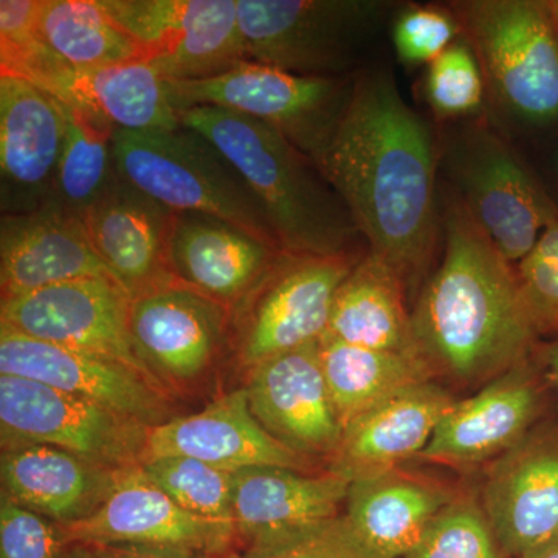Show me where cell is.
I'll return each instance as SVG.
<instances>
[{
	"label": "cell",
	"mask_w": 558,
	"mask_h": 558,
	"mask_svg": "<svg viewBox=\"0 0 558 558\" xmlns=\"http://www.w3.org/2000/svg\"><path fill=\"white\" fill-rule=\"evenodd\" d=\"M317 167L340 194L371 253L407 290L427 278L442 240L440 145L391 73L360 70Z\"/></svg>",
	"instance_id": "obj_1"
},
{
	"label": "cell",
	"mask_w": 558,
	"mask_h": 558,
	"mask_svg": "<svg viewBox=\"0 0 558 558\" xmlns=\"http://www.w3.org/2000/svg\"><path fill=\"white\" fill-rule=\"evenodd\" d=\"M440 215L442 259L411 311L414 341L433 379L480 389L526 360L539 339L515 266L453 191Z\"/></svg>",
	"instance_id": "obj_2"
},
{
	"label": "cell",
	"mask_w": 558,
	"mask_h": 558,
	"mask_svg": "<svg viewBox=\"0 0 558 558\" xmlns=\"http://www.w3.org/2000/svg\"><path fill=\"white\" fill-rule=\"evenodd\" d=\"M179 117L236 168L286 253L326 256L368 248L340 194L281 132L211 106L183 109Z\"/></svg>",
	"instance_id": "obj_3"
},
{
	"label": "cell",
	"mask_w": 558,
	"mask_h": 558,
	"mask_svg": "<svg viewBox=\"0 0 558 558\" xmlns=\"http://www.w3.org/2000/svg\"><path fill=\"white\" fill-rule=\"evenodd\" d=\"M113 157L121 178L171 211L215 216L282 250L245 180L199 132L116 130Z\"/></svg>",
	"instance_id": "obj_4"
},
{
	"label": "cell",
	"mask_w": 558,
	"mask_h": 558,
	"mask_svg": "<svg viewBox=\"0 0 558 558\" xmlns=\"http://www.w3.org/2000/svg\"><path fill=\"white\" fill-rule=\"evenodd\" d=\"M499 108L529 126L558 121V33L549 0L450 2Z\"/></svg>",
	"instance_id": "obj_5"
},
{
	"label": "cell",
	"mask_w": 558,
	"mask_h": 558,
	"mask_svg": "<svg viewBox=\"0 0 558 558\" xmlns=\"http://www.w3.org/2000/svg\"><path fill=\"white\" fill-rule=\"evenodd\" d=\"M395 3L384 0H238L248 61L314 78H347Z\"/></svg>",
	"instance_id": "obj_6"
},
{
	"label": "cell",
	"mask_w": 558,
	"mask_h": 558,
	"mask_svg": "<svg viewBox=\"0 0 558 558\" xmlns=\"http://www.w3.org/2000/svg\"><path fill=\"white\" fill-rule=\"evenodd\" d=\"M440 165L470 216L513 266L534 248L558 207L512 148L472 119L440 146Z\"/></svg>",
	"instance_id": "obj_7"
},
{
	"label": "cell",
	"mask_w": 558,
	"mask_h": 558,
	"mask_svg": "<svg viewBox=\"0 0 558 558\" xmlns=\"http://www.w3.org/2000/svg\"><path fill=\"white\" fill-rule=\"evenodd\" d=\"M355 75L314 78L244 61L213 78L170 81V87L179 112L211 106L252 117L281 132L317 165L347 112Z\"/></svg>",
	"instance_id": "obj_8"
},
{
	"label": "cell",
	"mask_w": 558,
	"mask_h": 558,
	"mask_svg": "<svg viewBox=\"0 0 558 558\" xmlns=\"http://www.w3.org/2000/svg\"><path fill=\"white\" fill-rule=\"evenodd\" d=\"M366 250L326 256L282 252L231 311V348L241 368L322 339L337 292Z\"/></svg>",
	"instance_id": "obj_9"
},
{
	"label": "cell",
	"mask_w": 558,
	"mask_h": 558,
	"mask_svg": "<svg viewBox=\"0 0 558 558\" xmlns=\"http://www.w3.org/2000/svg\"><path fill=\"white\" fill-rule=\"evenodd\" d=\"M168 81L213 78L248 61L238 0H100Z\"/></svg>",
	"instance_id": "obj_10"
},
{
	"label": "cell",
	"mask_w": 558,
	"mask_h": 558,
	"mask_svg": "<svg viewBox=\"0 0 558 558\" xmlns=\"http://www.w3.org/2000/svg\"><path fill=\"white\" fill-rule=\"evenodd\" d=\"M2 442L47 444L110 469L142 465L148 429L61 389L0 374Z\"/></svg>",
	"instance_id": "obj_11"
},
{
	"label": "cell",
	"mask_w": 558,
	"mask_h": 558,
	"mask_svg": "<svg viewBox=\"0 0 558 558\" xmlns=\"http://www.w3.org/2000/svg\"><path fill=\"white\" fill-rule=\"evenodd\" d=\"M131 300L116 279H76L2 300L0 326L57 347L123 363L170 391L135 351L130 332Z\"/></svg>",
	"instance_id": "obj_12"
},
{
	"label": "cell",
	"mask_w": 558,
	"mask_h": 558,
	"mask_svg": "<svg viewBox=\"0 0 558 558\" xmlns=\"http://www.w3.org/2000/svg\"><path fill=\"white\" fill-rule=\"evenodd\" d=\"M553 396L531 355L475 395L458 399L422 459L458 470L488 465L549 416Z\"/></svg>",
	"instance_id": "obj_13"
},
{
	"label": "cell",
	"mask_w": 558,
	"mask_h": 558,
	"mask_svg": "<svg viewBox=\"0 0 558 558\" xmlns=\"http://www.w3.org/2000/svg\"><path fill=\"white\" fill-rule=\"evenodd\" d=\"M130 332L138 357L171 391L204 379L231 347V311L170 281L132 296Z\"/></svg>",
	"instance_id": "obj_14"
},
{
	"label": "cell",
	"mask_w": 558,
	"mask_h": 558,
	"mask_svg": "<svg viewBox=\"0 0 558 558\" xmlns=\"http://www.w3.org/2000/svg\"><path fill=\"white\" fill-rule=\"evenodd\" d=\"M0 68L2 75L20 76L65 105L98 113L117 130L154 132L182 126L170 81L146 62L89 70L70 68L40 40Z\"/></svg>",
	"instance_id": "obj_15"
},
{
	"label": "cell",
	"mask_w": 558,
	"mask_h": 558,
	"mask_svg": "<svg viewBox=\"0 0 558 558\" xmlns=\"http://www.w3.org/2000/svg\"><path fill=\"white\" fill-rule=\"evenodd\" d=\"M253 416L278 442L307 462H332L344 428L330 399L318 341L279 354L247 371Z\"/></svg>",
	"instance_id": "obj_16"
},
{
	"label": "cell",
	"mask_w": 558,
	"mask_h": 558,
	"mask_svg": "<svg viewBox=\"0 0 558 558\" xmlns=\"http://www.w3.org/2000/svg\"><path fill=\"white\" fill-rule=\"evenodd\" d=\"M0 374L80 396L146 427L174 418L170 391L138 371L86 352L57 347L0 326Z\"/></svg>",
	"instance_id": "obj_17"
},
{
	"label": "cell",
	"mask_w": 558,
	"mask_h": 558,
	"mask_svg": "<svg viewBox=\"0 0 558 558\" xmlns=\"http://www.w3.org/2000/svg\"><path fill=\"white\" fill-rule=\"evenodd\" d=\"M478 498L508 558L557 534V413L487 465Z\"/></svg>",
	"instance_id": "obj_18"
},
{
	"label": "cell",
	"mask_w": 558,
	"mask_h": 558,
	"mask_svg": "<svg viewBox=\"0 0 558 558\" xmlns=\"http://www.w3.org/2000/svg\"><path fill=\"white\" fill-rule=\"evenodd\" d=\"M65 128L61 100L31 81L0 75L3 215L36 211L51 199Z\"/></svg>",
	"instance_id": "obj_19"
},
{
	"label": "cell",
	"mask_w": 558,
	"mask_h": 558,
	"mask_svg": "<svg viewBox=\"0 0 558 558\" xmlns=\"http://www.w3.org/2000/svg\"><path fill=\"white\" fill-rule=\"evenodd\" d=\"M163 457L199 459L229 472L247 468L312 472L311 462L278 442L256 421L245 388L220 396L197 413L150 427L142 462Z\"/></svg>",
	"instance_id": "obj_20"
},
{
	"label": "cell",
	"mask_w": 558,
	"mask_h": 558,
	"mask_svg": "<svg viewBox=\"0 0 558 558\" xmlns=\"http://www.w3.org/2000/svg\"><path fill=\"white\" fill-rule=\"evenodd\" d=\"M281 253L227 220L172 211L167 242L171 278L230 311L252 292Z\"/></svg>",
	"instance_id": "obj_21"
},
{
	"label": "cell",
	"mask_w": 558,
	"mask_h": 558,
	"mask_svg": "<svg viewBox=\"0 0 558 558\" xmlns=\"http://www.w3.org/2000/svg\"><path fill=\"white\" fill-rule=\"evenodd\" d=\"M86 278L116 279L92 247L80 216L51 202L36 211L2 216V300Z\"/></svg>",
	"instance_id": "obj_22"
},
{
	"label": "cell",
	"mask_w": 558,
	"mask_h": 558,
	"mask_svg": "<svg viewBox=\"0 0 558 558\" xmlns=\"http://www.w3.org/2000/svg\"><path fill=\"white\" fill-rule=\"evenodd\" d=\"M70 545L100 543H163L199 553L234 548L236 527L202 519L180 508L143 473L128 469L119 486L94 515L64 527Z\"/></svg>",
	"instance_id": "obj_23"
},
{
	"label": "cell",
	"mask_w": 558,
	"mask_h": 558,
	"mask_svg": "<svg viewBox=\"0 0 558 558\" xmlns=\"http://www.w3.org/2000/svg\"><path fill=\"white\" fill-rule=\"evenodd\" d=\"M126 470L105 468L47 444L2 442V497L62 527L94 515Z\"/></svg>",
	"instance_id": "obj_24"
},
{
	"label": "cell",
	"mask_w": 558,
	"mask_h": 558,
	"mask_svg": "<svg viewBox=\"0 0 558 558\" xmlns=\"http://www.w3.org/2000/svg\"><path fill=\"white\" fill-rule=\"evenodd\" d=\"M172 211L119 172L83 215L95 253L131 296L174 281L167 267Z\"/></svg>",
	"instance_id": "obj_25"
},
{
	"label": "cell",
	"mask_w": 558,
	"mask_h": 558,
	"mask_svg": "<svg viewBox=\"0 0 558 558\" xmlns=\"http://www.w3.org/2000/svg\"><path fill=\"white\" fill-rule=\"evenodd\" d=\"M457 400L436 380L402 389L344 428L328 470L351 483L421 458Z\"/></svg>",
	"instance_id": "obj_26"
},
{
	"label": "cell",
	"mask_w": 558,
	"mask_h": 558,
	"mask_svg": "<svg viewBox=\"0 0 558 558\" xmlns=\"http://www.w3.org/2000/svg\"><path fill=\"white\" fill-rule=\"evenodd\" d=\"M459 492L402 468L349 484L344 520L379 558H403Z\"/></svg>",
	"instance_id": "obj_27"
},
{
	"label": "cell",
	"mask_w": 558,
	"mask_h": 558,
	"mask_svg": "<svg viewBox=\"0 0 558 558\" xmlns=\"http://www.w3.org/2000/svg\"><path fill=\"white\" fill-rule=\"evenodd\" d=\"M349 481L337 473L286 468L234 472L233 515L238 539H253L340 515Z\"/></svg>",
	"instance_id": "obj_28"
},
{
	"label": "cell",
	"mask_w": 558,
	"mask_h": 558,
	"mask_svg": "<svg viewBox=\"0 0 558 558\" xmlns=\"http://www.w3.org/2000/svg\"><path fill=\"white\" fill-rule=\"evenodd\" d=\"M325 337L421 359L407 307L405 282L369 250L340 286Z\"/></svg>",
	"instance_id": "obj_29"
},
{
	"label": "cell",
	"mask_w": 558,
	"mask_h": 558,
	"mask_svg": "<svg viewBox=\"0 0 558 558\" xmlns=\"http://www.w3.org/2000/svg\"><path fill=\"white\" fill-rule=\"evenodd\" d=\"M318 355L343 428L402 389L435 380L413 355L352 347L330 337L318 340Z\"/></svg>",
	"instance_id": "obj_30"
},
{
	"label": "cell",
	"mask_w": 558,
	"mask_h": 558,
	"mask_svg": "<svg viewBox=\"0 0 558 558\" xmlns=\"http://www.w3.org/2000/svg\"><path fill=\"white\" fill-rule=\"evenodd\" d=\"M39 38L75 69H101L142 60L138 44L100 0H39Z\"/></svg>",
	"instance_id": "obj_31"
},
{
	"label": "cell",
	"mask_w": 558,
	"mask_h": 558,
	"mask_svg": "<svg viewBox=\"0 0 558 558\" xmlns=\"http://www.w3.org/2000/svg\"><path fill=\"white\" fill-rule=\"evenodd\" d=\"M62 105L68 128L49 202L83 218L117 175L113 157L117 128L90 110Z\"/></svg>",
	"instance_id": "obj_32"
},
{
	"label": "cell",
	"mask_w": 558,
	"mask_h": 558,
	"mask_svg": "<svg viewBox=\"0 0 558 558\" xmlns=\"http://www.w3.org/2000/svg\"><path fill=\"white\" fill-rule=\"evenodd\" d=\"M142 470L186 512L234 526V472L186 457L149 459L142 462Z\"/></svg>",
	"instance_id": "obj_33"
},
{
	"label": "cell",
	"mask_w": 558,
	"mask_h": 558,
	"mask_svg": "<svg viewBox=\"0 0 558 558\" xmlns=\"http://www.w3.org/2000/svg\"><path fill=\"white\" fill-rule=\"evenodd\" d=\"M403 558H508L480 498L468 492L446 506Z\"/></svg>",
	"instance_id": "obj_34"
},
{
	"label": "cell",
	"mask_w": 558,
	"mask_h": 558,
	"mask_svg": "<svg viewBox=\"0 0 558 558\" xmlns=\"http://www.w3.org/2000/svg\"><path fill=\"white\" fill-rule=\"evenodd\" d=\"M424 90L429 109L440 121L470 119L483 108L486 80L464 36L427 65Z\"/></svg>",
	"instance_id": "obj_35"
},
{
	"label": "cell",
	"mask_w": 558,
	"mask_h": 558,
	"mask_svg": "<svg viewBox=\"0 0 558 558\" xmlns=\"http://www.w3.org/2000/svg\"><path fill=\"white\" fill-rule=\"evenodd\" d=\"M245 558H379L354 534L343 513L250 542Z\"/></svg>",
	"instance_id": "obj_36"
},
{
	"label": "cell",
	"mask_w": 558,
	"mask_h": 558,
	"mask_svg": "<svg viewBox=\"0 0 558 558\" xmlns=\"http://www.w3.org/2000/svg\"><path fill=\"white\" fill-rule=\"evenodd\" d=\"M515 270L538 339H558V209Z\"/></svg>",
	"instance_id": "obj_37"
},
{
	"label": "cell",
	"mask_w": 558,
	"mask_h": 558,
	"mask_svg": "<svg viewBox=\"0 0 558 558\" xmlns=\"http://www.w3.org/2000/svg\"><path fill=\"white\" fill-rule=\"evenodd\" d=\"M462 36L457 14L449 7H402L392 24V44L407 65L432 64Z\"/></svg>",
	"instance_id": "obj_38"
},
{
	"label": "cell",
	"mask_w": 558,
	"mask_h": 558,
	"mask_svg": "<svg viewBox=\"0 0 558 558\" xmlns=\"http://www.w3.org/2000/svg\"><path fill=\"white\" fill-rule=\"evenodd\" d=\"M69 546L61 524L2 497L0 558H61Z\"/></svg>",
	"instance_id": "obj_39"
},
{
	"label": "cell",
	"mask_w": 558,
	"mask_h": 558,
	"mask_svg": "<svg viewBox=\"0 0 558 558\" xmlns=\"http://www.w3.org/2000/svg\"><path fill=\"white\" fill-rule=\"evenodd\" d=\"M97 558H199V550L163 543H100L90 545Z\"/></svg>",
	"instance_id": "obj_40"
},
{
	"label": "cell",
	"mask_w": 558,
	"mask_h": 558,
	"mask_svg": "<svg viewBox=\"0 0 558 558\" xmlns=\"http://www.w3.org/2000/svg\"><path fill=\"white\" fill-rule=\"evenodd\" d=\"M531 357L548 384L558 416V339L538 340L532 349Z\"/></svg>",
	"instance_id": "obj_41"
},
{
	"label": "cell",
	"mask_w": 558,
	"mask_h": 558,
	"mask_svg": "<svg viewBox=\"0 0 558 558\" xmlns=\"http://www.w3.org/2000/svg\"><path fill=\"white\" fill-rule=\"evenodd\" d=\"M517 558H558V532L542 545L535 546Z\"/></svg>",
	"instance_id": "obj_42"
},
{
	"label": "cell",
	"mask_w": 558,
	"mask_h": 558,
	"mask_svg": "<svg viewBox=\"0 0 558 558\" xmlns=\"http://www.w3.org/2000/svg\"><path fill=\"white\" fill-rule=\"evenodd\" d=\"M61 558H97L94 549L83 543H72Z\"/></svg>",
	"instance_id": "obj_43"
},
{
	"label": "cell",
	"mask_w": 558,
	"mask_h": 558,
	"mask_svg": "<svg viewBox=\"0 0 558 558\" xmlns=\"http://www.w3.org/2000/svg\"><path fill=\"white\" fill-rule=\"evenodd\" d=\"M199 558H245L244 554L240 550L230 548L226 550H219V553H202Z\"/></svg>",
	"instance_id": "obj_44"
},
{
	"label": "cell",
	"mask_w": 558,
	"mask_h": 558,
	"mask_svg": "<svg viewBox=\"0 0 558 558\" xmlns=\"http://www.w3.org/2000/svg\"><path fill=\"white\" fill-rule=\"evenodd\" d=\"M550 13H553L554 22L558 33V0H549Z\"/></svg>",
	"instance_id": "obj_45"
},
{
	"label": "cell",
	"mask_w": 558,
	"mask_h": 558,
	"mask_svg": "<svg viewBox=\"0 0 558 558\" xmlns=\"http://www.w3.org/2000/svg\"><path fill=\"white\" fill-rule=\"evenodd\" d=\"M557 174H558V156H557Z\"/></svg>",
	"instance_id": "obj_46"
}]
</instances>
